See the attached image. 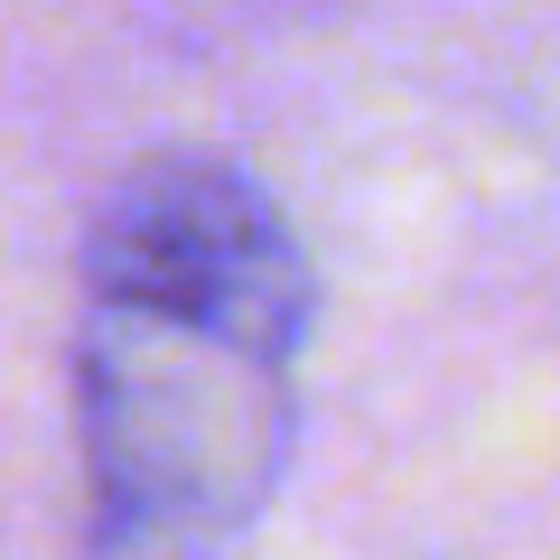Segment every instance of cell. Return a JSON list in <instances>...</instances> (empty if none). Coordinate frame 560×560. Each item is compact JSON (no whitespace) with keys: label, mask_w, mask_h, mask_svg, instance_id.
<instances>
[{"label":"cell","mask_w":560,"mask_h":560,"mask_svg":"<svg viewBox=\"0 0 560 560\" xmlns=\"http://www.w3.org/2000/svg\"><path fill=\"white\" fill-rule=\"evenodd\" d=\"M300 327L197 290L84 280L75 308V440L94 533H224L290 467L300 440Z\"/></svg>","instance_id":"6da1fadb"}]
</instances>
